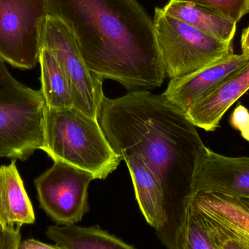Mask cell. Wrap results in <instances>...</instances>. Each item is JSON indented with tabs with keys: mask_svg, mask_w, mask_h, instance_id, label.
<instances>
[{
	"mask_svg": "<svg viewBox=\"0 0 249 249\" xmlns=\"http://www.w3.org/2000/svg\"><path fill=\"white\" fill-rule=\"evenodd\" d=\"M97 121L119 156L140 155L160 181L167 220L158 237L167 249H180L196 161L204 146L197 127L163 94L148 90L116 99L105 95Z\"/></svg>",
	"mask_w": 249,
	"mask_h": 249,
	"instance_id": "6da1fadb",
	"label": "cell"
},
{
	"mask_svg": "<svg viewBox=\"0 0 249 249\" xmlns=\"http://www.w3.org/2000/svg\"><path fill=\"white\" fill-rule=\"evenodd\" d=\"M62 20L88 67L128 91L160 87L165 69L153 20L137 0H46Z\"/></svg>",
	"mask_w": 249,
	"mask_h": 249,
	"instance_id": "7a4b0ae2",
	"label": "cell"
},
{
	"mask_svg": "<svg viewBox=\"0 0 249 249\" xmlns=\"http://www.w3.org/2000/svg\"><path fill=\"white\" fill-rule=\"evenodd\" d=\"M41 150L54 162L91 172L95 179L107 178L124 160L109 144L97 120L74 108L45 107Z\"/></svg>",
	"mask_w": 249,
	"mask_h": 249,
	"instance_id": "3957f363",
	"label": "cell"
},
{
	"mask_svg": "<svg viewBox=\"0 0 249 249\" xmlns=\"http://www.w3.org/2000/svg\"><path fill=\"white\" fill-rule=\"evenodd\" d=\"M42 91L15 78L0 57V158L27 160L43 146Z\"/></svg>",
	"mask_w": 249,
	"mask_h": 249,
	"instance_id": "277c9868",
	"label": "cell"
},
{
	"mask_svg": "<svg viewBox=\"0 0 249 249\" xmlns=\"http://www.w3.org/2000/svg\"><path fill=\"white\" fill-rule=\"evenodd\" d=\"M155 35L165 74L184 77L234 54L232 43L209 36L155 8Z\"/></svg>",
	"mask_w": 249,
	"mask_h": 249,
	"instance_id": "5b68a950",
	"label": "cell"
},
{
	"mask_svg": "<svg viewBox=\"0 0 249 249\" xmlns=\"http://www.w3.org/2000/svg\"><path fill=\"white\" fill-rule=\"evenodd\" d=\"M48 17L46 0H0V57L18 68L36 67Z\"/></svg>",
	"mask_w": 249,
	"mask_h": 249,
	"instance_id": "8992f818",
	"label": "cell"
},
{
	"mask_svg": "<svg viewBox=\"0 0 249 249\" xmlns=\"http://www.w3.org/2000/svg\"><path fill=\"white\" fill-rule=\"evenodd\" d=\"M94 179L89 171L55 161L35 180L41 209L58 225L78 223L90 210L88 190Z\"/></svg>",
	"mask_w": 249,
	"mask_h": 249,
	"instance_id": "52a82bcc",
	"label": "cell"
},
{
	"mask_svg": "<svg viewBox=\"0 0 249 249\" xmlns=\"http://www.w3.org/2000/svg\"><path fill=\"white\" fill-rule=\"evenodd\" d=\"M42 46L52 51L64 69L71 86L74 108L97 120L105 96L104 80L88 67L74 36L62 20L48 16Z\"/></svg>",
	"mask_w": 249,
	"mask_h": 249,
	"instance_id": "ba28073f",
	"label": "cell"
},
{
	"mask_svg": "<svg viewBox=\"0 0 249 249\" xmlns=\"http://www.w3.org/2000/svg\"><path fill=\"white\" fill-rule=\"evenodd\" d=\"M197 193L249 197V156H228L203 146L197 156L191 187Z\"/></svg>",
	"mask_w": 249,
	"mask_h": 249,
	"instance_id": "9c48e42d",
	"label": "cell"
},
{
	"mask_svg": "<svg viewBox=\"0 0 249 249\" xmlns=\"http://www.w3.org/2000/svg\"><path fill=\"white\" fill-rule=\"evenodd\" d=\"M249 61V53L232 54L196 73L171 79L163 95L184 113Z\"/></svg>",
	"mask_w": 249,
	"mask_h": 249,
	"instance_id": "30bf717a",
	"label": "cell"
},
{
	"mask_svg": "<svg viewBox=\"0 0 249 249\" xmlns=\"http://www.w3.org/2000/svg\"><path fill=\"white\" fill-rule=\"evenodd\" d=\"M249 90V61L185 112L196 127L214 132L227 111Z\"/></svg>",
	"mask_w": 249,
	"mask_h": 249,
	"instance_id": "8fae6325",
	"label": "cell"
},
{
	"mask_svg": "<svg viewBox=\"0 0 249 249\" xmlns=\"http://www.w3.org/2000/svg\"><path fill=\"white\" fill-rule=\"evenodd\" d=\"M121 156L128 168L141 211L159 236L167 220L162 184L140 155L130 152Z\"/></svg>",
	"mask_w": 249,
	"mask_h": 249,
	"instance_id": "7c38bea8",
	"label": "cell"
},
{
	"mask_svg": "<svg viewBox=\"0 0 249 249\" xmlns=\"http://www.w3.org/2000/svg\"><path fill=\"white\" fill-rule=\"evenodd\" d=\"M35 214L16 159L0 167V224L11 229L35 223Z\"/></svg>",
	"mask_w": 249,
	"mask_h": 249,
	"instance_id": "4fadbf2b",
	"label": "cell"
},
{
	"mask_svg": "<svg viewBox=\"0 0 249 249\" xmlns=\"http://www.w3.org/2000/svg\"><path fill=\"white\" fill-rule=\"evenodd\" d=\"M162 9L168 16L222 42L232 43L235 38L237 23L206 7L188 1L170 0Z\"/></svg>",
	"mask_w": 249,
	"mask_h": 249,
	"instance_id": "5bb4252c",
	"label": "cell"
},
{
	"mask_svg": "<svg viewBox=\"0 0 249 249\" xmlns=\"http://www.w3.org/2000/svg\"><path fill=\"white\" fill-rule=\"evenodd\" d=\"M192 203L201 213L232 228L249 240V197L197 193Z\"/></svg>",
	"mask_w": 249,
	"mask_h": 249,
	"instance_id": "9a60e30c",
	"label": "cell"
},
{
	"mask_svg": "<svg viewBox=\"0 0 249 249\" xmlns=\"http://www.w3.org/2000/svg\"><path fill=\"white\" fill-rule=\"evenodd\" d=\"M47 236L59 249H133L115 235H111L99 226H76L74 224L63 226H50Z\"/></svg>",
	"mask_w": 249,
	"mask_h": 249,
	"instance_id": "2e32d148",
	"label": "cell"
},
{
	"mask_svg": "<svg viewBox=\"0 0 249 249\" xmlns=\"http://www.w3.org/2000/svg\"><path fill=\"white\" fill-rule=\"evenodd\" d=\"M41 83L45 106L55 109L74 108L68 77L52 51L42 46L39 54Z\"/></svg>",
	"mask_w": 249,
	"mask_h": 249,
	"instance_id": "e0dca14e",
	"label": "cell"
},
{
	"mask_svg": "<svg viewBox=\"0 0 249 249\" xmlns=\"http://www.w3.org/2000/svg\"><path fill=\"white\" fill-rule=\"evenodd\" d=\"M180 249H214L200 212L190 205Z\"/></svg>",
	"mask_w": 249,
	"mask_h": 249,
	"instance_id": "ac0fdd59",
	"label": "cell"
},
{
	"mask_svg": "<svg viewBox=\"0 0 249 249\" xmlns=\"http://www.w3.org/2000/svg\"><path fill=\"white\" fill-rule=\"evenodd\" d=\"M199 212L203 217L214 249H249L248 238L228 225Z\"/></svg>",
	"mask_w": 249,
	"mask_h": 249,
	"instance_id": "d6986e66",
	"label": "cell"
},
{
	"mask_svg": "<svg viewBox=\"0 0 249 249\" xmlns=\"http://www.w3.org/2000/svg\"><path fill=\"white\" fill-rule=\"evenodd\" d=\"M206 7L238 23L249 13V0H178Z\"/></svg>",
	"mask_w": 249,
	"mask_h": 249,
	"instance_id": "ffe728a7",
	"label": "cell"
},
{
	"mask_svg": "<svg viewBox=\"0 0 249 249\" xmlns=\"http://www.w3.org/2000/svg\"><path fill=\"white\" fill-rule=\"evenodd\" d=\"M230 124L241 133V137L249 142V110L239 104L230 118Z\"/></svg>",
	"mask_w": 249,
	"mask_h": 249,
	"instance_id": "44dd1931",
	"label": "cell"
},
{
	"mask_svg": "<svg viewBox=\"0 0 249 249\" xmlns=\"http://www.w3.org/2000/svg\"><path fill=\"white\" fill-rule=\"evenodd\" d=\"M20 241V229L5 228L0 224V249H18Z\"/></svg>",
	"mask_w": 249,
	"mask_h": 249,
	"instance_id": "7402d4cb",
	"label": "cell"
},
{
	"mask_svg": "<svg viewBox=\"0 0 249 249\" xmlns=\"http://www.w3.org/2000/svg\"><path fill=\"white\" fill-rule=\"evenodd\" d=\"M18 249H59L57 246L44 244L35 239H27L20 241Z\"/></svg>",
	"mask_w": 249,
	"mask_h": 249,
	"instance_id": "603a6c76",
	"label": "cell"
},
{
	"mask_svg": "<svg viewBox=\"0 0 249 249\" xmlns=\"http://www.w3.org/2000/svg\"><path fill=\"white\" fill-rule=\"evenodd\" d=\"M241 44L242 52L249 53V26L243 32Z\"/></svg>",
	"mask_w": 249,
	"mask_h": 249,
	"instance_id": "cb8c5ba5",
	"label": "cell"
}]
</instances>
